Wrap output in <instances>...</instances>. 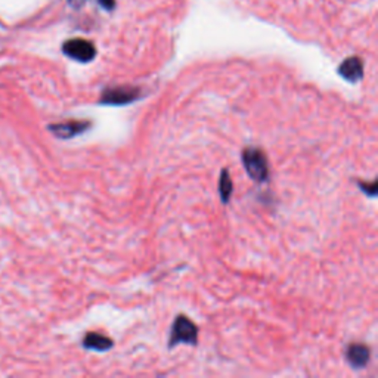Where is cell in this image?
I'll return each instance as SVG.
<instances>
[{"instance_id":"7c38bea8","label":"cell","mask_w":378,"mask_h":378,"mask_svg":"<svg viewBox=\"0 0 378 378\" xmlns=\"http://www.w3.org/2000/svg\"><path fill=\"white\" fill-rule=\"evenodd\" d=\"M88 0H68V3L72 6V8H75V9H79V8H82L85 3H86Z\"/></svg>"},{"instance_id":"277c9868","label":"cell","mask_w":378,"mask_h":378,"mask_svg":"<svg viewBox=\"0 0 378 378\" xmlns=\"http://www.w3.org/2000/svg\"><path fill=\"white\" fill-rule=\"evenodd\" d=\"M64 53L68 58L79 62H90L96 56V47L89 40L85 39H71L62 46Z\"/></svg>"},{"instance_id":"ba28073f","label":"cell","mask_w":378,"mask_h":378,"mask_svg":"<svg viewBox=\"0 0 378 378\" xmlns=\"http://www.w3.org/2000/svg\"><path fill=\"white\" fill-rule=\"evenodd\" d=\"M83 346L90 350L96 352H105L112 347V340L107 335H102L99 333H88L83 338Z\"/></svg>"},{"instance_id":"5b68a950","label":"cell","mask_w":378,"mask_h":378,"mask_svg":"<svg viewBox=\"0 0 378 378\" xmlns=\"http://www.w3.org/2000/svg\"><path fill=\"white\" fill-rule=\"evenodd\" d=\"M90 127L89 121H80V120H69L65 123H56L50 124L49 130L59 139H71L77 134L86 132Z\"/></svg>"},{"instance_id":"52a82bcc","label":"cell","mask_w":378,"mask_h":378,"mask_svg":"<svg viewBox=\"0 0 378 378\" xmlns=\"http://www.w3.org/2000/svg\"><path fill=\"white\" fill-rule=\"evenodd\" d=\"M371 357V350L368 346L360 344V343H353L347 347L346 350V359L353 368H363L369 362Z\"/></svg>"},{"instance_id":"8992f818","label":"cell","mask_w":378,"mask_h":378,"mask_svg":"<svg viewBox=\"0 0 378 378\" xmlns=\"http://www.w3.org/2000/svg\"><path fill=\"white\" fill-rule=\"evenodd\" d=\"M338 74L344 80L356 83L363 77V62L357 56H350L341 62V65L338 67Z\"/></svg>"},{"instance_id":"3957f363","label":"cell","mask_w":378,"mask_h":378,"mask_svg":"<svg viewBox=\"0 0 378 378\" xmlns=\"http://www.w3.org/2000/svg\"><path fill=\"white\" fill-rule=\"evenodd\" d=\"M139 98H140V89L129 88V86H120V88H111V89L104 90L99 102L104 105H127V104L134 102Z\"/></svg>"},{"instance_id":"9c48e42d","label":"cell","mask_w":378,"mask_h":378,"mask_svg":"<svg viewBox=\"0 0 378 378\" xmlns=\"http://www.w3.org/2000/svg\"><path fill=\"white\" fill-rule=\"evenodd\" d=\"M232 191H234V185H232V180L229 176V172L226 169H223L222 173H220V182H219V192H220L222 202H224V204L229 202Z\"/></svg>"},{"instance_id":"8fae6325","label":"cell","mask_w":378,"mask_h":378,"mask_svg":"<svg viewBox=\"0 0 378 378\" xmlns=\"http://www.w3.org/2000/svg\"><path fill=\"white\" fill-rule=\"evenodd\" d=\"M105 9H112L115 6V0H98Z\"/></svg>"},{"instance_id":"7a4b0ae2","label":"cell","mask_w":378,"mask_h":378,"mask_svg":"<svg viewBox=\"0 0 378 378\" xmlns=\"http://www.w3.org/2000/svg\"><path fill=\"white\" fill-rule=\"evenodd\" d=\"M198 341V328L197 325L188 319L186 316L180 315L175 319L170 340H169V347H175L178 344H192L195 346Z\"/></svg>"},{"instance_id":"30bf717a","label":"cell","mask_w":378,"mask_h":378,"mask_svg":"<svg viewBox=\"0 0 378 378\" xmlns=\"http://www.w3.org/2000/svg\"><path fill=\"white\" fill-rule=\"evenodd\" d=\"M357 185H359V188H360L366 195H369V197H375V195H377V183H375V182H372L371 185L363 183V182H357Z\"/></svg>"},{"instance_id":"6da1fadb","label":"cell","mask_w":378,"mask_h":378,"mask_svg":"<svg viewBox=\"0 0 378 378\" xmlns=\"http://www.w3.org/2000/svg\"><path fill=\"white\" fill-rule=\"evenodd\" d=\"M243 164L248 176L263 183L269 179V167H267V158L265 153L259 148H245L243 153Z\"/></svg>"}]
</instances>
